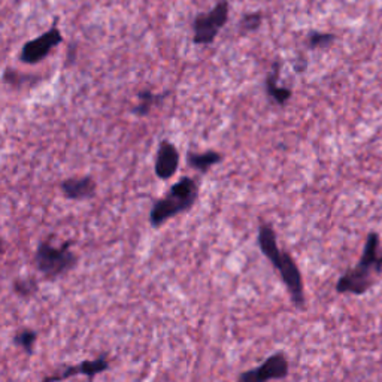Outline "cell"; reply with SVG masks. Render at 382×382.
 Wrapping results in <instances>:
<instances>
[{
  "label": "cell",
  "instance_id": "11",
  "mask_svg": "<svg viewBox=\"0 0 382 382\" xmlns=\"http://www.w3.org/2000/svg\"><path fill=\"white\" fill-rule=\"evenodd\" d=\"M258 247H260V251L263 255L270 262V265L274 266V269L279 267L281 263V254L282 250L278 247V239L275 230L272 228V226L266 221H260L258 224Z\"/></svg>",
  "mask_w": 382,
  "mask_h": 382
},
{
  "label": "cell",
  "instance_id": "3",
  "mask_svg": "<svg viewBox=\"0 0 382 382\" xmlns=\"http://www.w3.org/2000/svg\"><path fill=\"white\" fill-rule=\"evenodd\" d=\"M52 239L54 236H50L40 242L35 253L36 269L47 279H56L67 274L78 263V257L71 250V242H64L60 247H56Z\"/></svg>",
  "mask_w": 382,
  "mask_h": 382
},
{
  "label": "cell",
  "instance_id": "15",
  "mask_svg": "<svg viewBox=\"0 0 382 382\" xmlns=\"http://www.w3.org/2000/svg\"><path fill=\"white\" fill-rule=\"evenodd\" d=\"M12 290L18 297L30 299L37 293L39 284L33 278H17L12 282Z\"/></svg>",
  "mask_w": 382,
  "mask_h": 382
},
{
  "label": "cell",
  "instance_id": "9",
  "mask_svg": "<svg viewBox=\"0 0 382 382\" xmlns=\"http://www.w3.org/2000/svg\"><path fill=\"white\" fill-rule=\"evenodd\" d=\"M178 168H180L178 148L169 141H161L157 149V157H156V165H154L157 178L161 181H168L176 173Z\"/></svg>",
  "mask_w": 382,
  "mask_h": 382
},
{
  "label": "cell",
  "instance_id": "7",
  "mask_svg": "<svg viewBox=\"0 0 382 382\" xmlns=\"http://www.w3.org/2000/svg\"><path fill=\"white\" fill-rule=\"evenodd\" d=\"M277 272L279 274L282 282L285 284L286 290H289L293 303L297 308H303L305 306L303 278H302V274H300L299 266L294 262V258L290 255V253L282 251L281 263Z\"/></svg>",
  "mask_w": 382,
  "mask_h": 382
},
{
  "label": "cell",
  "instance_id": "10",
  "mask_svg": "<svg viewBox=\"0 0 382 382\" xmlns=\"http://www.w3.org/2000/svg\"><path fill=\"white\" fill-rule=\"evenodd\" d=\"M60 190L63 196L69 200H87L96 196L98 184L91 176H81V178L64 180L60 184Z\"/></svg>",
  "mask_w": 382,
  "mask_h": 382
},
{
  "label": "cell",
  "instance_id": "1",
  "mask_svg": "<svg viewBox=\"0 0 382 382\" xmlns=\"http://www.w3.org/2000/svg\"><path fill=\"white\" fill-rule=\"evenodd\" d=\"M382 272V254H379V235L371 231L366 238L364 250L359 263L347 270L336 282V291L340 294L363 296L369 291Z\"/></svg>",
  "mask_w": 382,
  "mask_h": 382
},
{
  "label": "cell",
  "instance_id": "14",
  "mask_svg": "<svg viewBox=\"0 0 382 382\" xmlns=\"http://www.w3.org/2000/svg\"><path fill=\"white\" fill-rule=\"evenodd\" d=\"M36 340H37V332H35L33 329H23L13 336V345H17L25 354H29L30 356V354H33L35 351Z\"/></svg>",
  "mask_w": 382,
  "mask_h": 382
},
{
  "label": "cell",
  "instance_id": "17",
  "mask_svg": "<svg viewBox=\"0 0 382 382\" xmlns=\"http://www.w3.org/2000/svg\"><path fill=\"white\" fill-rule=\"evenodd\" d=\"M336 36L332 33H321V32H312L308 36V47L316 50V48H324L329 47L335 42Z\"/></svg>",
  "mask_w": 382,
  "mask_h": 382
},
{
  "label": "cell",
  "instance_id": "16",
  "mask_svg": "<svg viewBox=\"0 0 382 382\" xmlns=\"http://www.w3.org/2000/svg\"><path fill=\"white\" fill-rule=\"evenodd\" d=\"M138 99L139 103L136 106L134 112L139 117H145L149 114V111H151V108L160 100V94H156L151 90H142L138 93Z\"/></svg>",
  "mask_w": 382,
  "mask_h": 382
},
{
  "label": "cell",
  "instance_id": "12",
  "mask_svg": "<svg viewBox=\"0 0 382 382\" xmlns=\"http://www.w3.org/2000/svg\"><path fill=\"white\" fill-rule=\"evenodd\" d=\"M221 160H223V154L216 151H204V153L190 151L187 154L188 166L200 173H207L211 168L218 165V163H221Z\"/></svg>",
  "mask_w": 382,
  "mask_h": 382
},
{
  "label": "cell",
  "instance_id": "4",
  "mask_svg": "<svg viewBox=\"0 0 382 382\" xmlns=\"http://www.w3.org/2000/svg\"><path fill=\"white\" fill-rule=\"evenodd\" d=\"M228 20V2L221 0L208 13H200L193 21V42L196 45L212 44L218 32Z\"/></svg>",
  "mask_w": 382,
  "mask_h": 382
},
{
  "label": "cell",
  "instance_id": "6",
  "mask_svg": "<svg viewBox=\"0 0 382 382\" xmlns=\"http://www.w3.org/2000/svg\"><path fill=\"white\" fill-rule=\"evenodd\" d=\"M62 40H63L62 32L54 25L44 35H40L24 44L20 54V60L25 64H36L39 62H42L52 48H56L59 44H62Z\"/></svg>",
  "mask_w": 382,
  "mask_h": 382
},
{
  "label": "cell",
  "instance_id": "18",
  "mask_svg": "<svg viewBox=\"0 0 382 382\" xmlns=\"http://www.w3.org/2000/svg\"><path fill=\"white\" fill-rule=\"evenodd\" d=\"M263 21V17H262V13H258V12H251V13H247V16H245L242 20H241V30L243 33H248V32H254L257 30L258 27H260Z\"/></svg>",
  "mask_w": 382,
  "mask_h": 382
},
{
  "label": "cell",
  "instance_id": "2",
  "mask_svg": "<svg viewBox=\"0 0 382 382\" xmlns=\"http://www.w3.org/2000/svg\"><path fill=\"white\" fill-rule=\"evenodd\" d=\"M199 197L197 183L184 176L176 181L168 193L154 202L151 212H149V224L153 228H158L173 216H178L195 207Z\"/></svg>",
  "mask_w": 382,
  "mask_h": 382
},
{
  "label": "cell",
  "instance_id": "13",
  "mask_svg": "<svg viewBox=\"0 0 382 382\" xmlns=\"http://www.w3.org/2000/svg\"><path fill=\"white\" fill-rule=\"evenodd\" d=\"M278 78H279V64L275 63L274 69H272V72L266 78V91L270 98L275 100V103L285 105L291 99V90L285 88V87H279Z\"/></svg>",
  "mask_w": 382,
  "mask_h": 382
},
{
  "label": "cell",
  "instance_id": "8",
  "mask_svg": "<svg viewBox=\"0 0 382 382\" xmlns=\"http://www.w3.org/2000/svg\"><path fill=\"white\" fill-rule=\"evenodd\" d=\"M108 369H109V361L106 356H100L94 360H84L79 364L66 366L62 371L45 376L40 382H62L78 375H84L88 378V382H93L96 376H98L99 374L106 372Z\"/></svg>",
  "mask_w": 382,
  "mask_h": 382
},
{
  "label": "cell",
  "instance_id": "5",
  "mask_svg": "<svg viewBox=\"0 0 382 382\" xmlns=\"http://www.w3.org/2000/svg\"><path fill=\"white\" fill-rule=\"evenodd\" d=\"M290 372V364L282 352L272 354L260 366L242 372L236 382H270L286 378Z\"/></svg>",
  "mask_w": 382,
  "mask_h": 382
}]
</instances>
